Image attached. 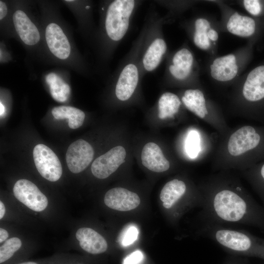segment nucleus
Listing matches in <instances>:
<instances>
[{
  "mask_svg": "<svg viewBox=\"0 0 264 264\" xmlns=\"http://www.w3.org/2000/svg\"><path fill=\"white\" fill-rule=\"evenodd\" d=\"M207 32L194 31L193 35V41L195 45L198 48L207 50L210 46V40L208 38Z\"/></svg>",
  "mask_w": 264,
  "mask_h": 264,
  "instance_id": "26",
  "label": "nucleus"
},
{
  "mask_svg": "<svg viewBox=\"0 0 264 264\" xmlns=\"http://www.w3.org/2000/svg\"><path fill=\"white\" fill-rule=\"evenodd\" d=\"M7 12L6 4L2 1H0V20L3 19L6 16Z\"/></svg>",
  "mask_w": 264,
  "mask_h": 264,
  "instance_id": "34",
  "label": "nucleus"
},
{
  "mask_svg": "<svg viewBox=\"0 0 264 264\" xmlns=\"http://www.w3.org/2000/svg\"><path fill=\"white\" fill-rule=\"evenodd\" d=\"M146 32L141 48L140 63L142 77L155 70L165 58L168 46L163 34L164 17L151 9L145 20Z\"/></svg>",
  "mask_w": 264,
  "mask_h": 264,
  "instance_id": "4",
  "label": "nucleus"
},
{
  "mask_svg": "<svg viewBox=\"0 0 264 264\" xmlns=\"http://www.w3.org/2000/svg\"><path fill=\"white\" fill-rule=\"evenodd\" d=\"M22 245L21 240L17 237L7 240L0 247V264L8 262L13 258Z\"/></svg>",
  "mask_w": 264,
  "mask_h": 264,
  "instance_id": "24",
  "label": "nucleus"
},
{
  "mask_svg": "<svg viewBox=\"0 0 264 264\" xmlns=\"http://www.w3.org/2000/svg\"><path fill=\"white\" fill-rule=\"evenodd\" d=\"M5 207L3 203L0 201V219H2L3 216L5 215Z\"/></svg>",
  "mask_w": 264,
  "mask_h": 264,
  "instance_id": "36",
  "label": "nucleus"
},
{
  "mask_svg": "<svg viewBox=\"0 0 264 264\" xmlns=\"http://www.w3.org/2000/svg\"><path fill=\"white\" fill-rule=\"evenodd\" d=\"M34 161L40 174L45 179L55 182L62 175V167L57 155L49 147L37 144L33 151Z\"/></svg>",
  "mask_w": 264,
  "mask_h": 264,
  "instance_id": "6",
  "label": "nucleus"
},
{
  "mask_svg": "<svg viewBox=\"0 0 264 264\" xmlns=\"http://www.w3.org/2000/svg\"><path fill=\"white\" fill-rule=\"evenodd\" d=\"M8 233L4 229L2 228H0V242L2 243L5 241L8 237Z\"/></svg>",
  "mask_w": 264,
  "mask_h": 264,
  "instance_id": "35",
  "label": "nucleus"
},
{
  "mask_svg": "<svg viewBox=\"0 0 264 264\" xmlns=\"http://www.w3.org/2000/svg\"><path fill=\"white\" fill-rule=\"evenodd\" d=\"M186 108L200 118L208 114L205 99L202 92L198 89H188L181 97Z\"/></svg>",
  "mask_w": 264,
  "mask_h": 264,
  "instance_id": "20",
  "label": "nucleus"
},
{
  "mask_svg": "<svg viewBox=\"0 0 264 264\" xmlns=\"http://www.w3.org/2000/svg\"><path fill=\"white\" fill-rule=\"evenodd\" d=\"M104 201L109 208L119 211H129L137 208L140 203L138 195L122 187H115L108 190Z\"/></svg>",
  "mask_w": 264,
  "mask_h": 264,
  "instance_id": "12",
  "label": "nucleus"
},
{
  "mask_svg": "<svg viewBox=\"0 0 264 264\" xmlns=\"http://www.w3.org/2000/svg\"><path fill=\"white\" fill-rule=\"evenodd\" d=\"M199 135L194 130L189 132L185 143V149L188 155L191 158H195L198 155L199 150Z\"/></svg>",
  "mask_w": 264,
  "mask_h": 264,
  "instance_id": "25",
  "label": "nucleus"
},
{
  "mask_svg": "<svg viewBox=\"0 0 264 264\" xmlns=\"http://www.w3.org/2000/svg\"><path fill=\"white\" fill-rule=\"evenodd\" d=\"M243 3L246 10L252 15L257 16L262 11V5L259 0H245L243 1Z\"/></svg>",
  "mask_w": 264,
  "mask_h": 264,
  "instance_id": "29",
  "label": "nucleus"
},
{
  "mask_svg": "<svg viewBox=\"0 0 264 264\" xmlns=\"http://www.w3.org/2000/svg\"><path fill=\"white\" fill-rule=\"evenodd\" d=\"M142 164L149 170L157 173L167 171L170 162L164 156L160 148L154 142L146 143L141 153Z\"/></svg>",
  "mask_w": 264,
  "mask_h": 264,
  "instance_id": "16",
  "label": "nucleus"
},
{
  "mask_svg": "<svg viewBox=\"0 0 264 264\" xmlns=\"http://www.w3.org/2000/svg\"><path fill=\"white\" fill-rule=\"evenodd\" d=\"M181 101L175 94L166 92L159 98L157 104L158 116L160 119L172 118L180 109Z\"/></svg>",
  "mask_w": 264,
  "mask_h": 264,
  "instance_id": "22",
  "label": "nucleus"
},
{
  "mask_svg": "<svg viewBox=\"0 0 264 264\" xmlns=\"http://www.w3.org/2000/svg\"><path fill=\"white\" fill-rule=\"evenodd\" d=\"M126 152L122 146H117L95 159L92 163L93 175L99 179H105L115 172L125 162Z\"/></svg>",
  "mask_w": 264,
  "mask_h": 264,
  "instance_id": "10",
  "label": "nucleus"
},
{
  "mask_svg": "<svg viewBox=\"0 0 264 264\" xmlns=\"http://www.w3.org/2000/svg\"><path fill=\"white\" fill-rule=\"evenodd\" d=\"M52 98L58 102L66 101L70 93V88L60 77L54 73L45 77Z\"/></svg>",
  "mask_w": 264,
  "mask_h": 264,
  "instance_id": "23",
  "label": "nucleus"
},
{
  "mask_svg": "<svg viewBox=\"0 0 264 264\" xmlns=\"http://www.w3.org/2000/svg\"><path fill=\"white\" fill-rule=\"evenodd\" d=\"M75 236L80 247L88 253L100 254L105 252L108 249L105 239L92 228L81 227L77 230Z\"/></svg>",
  "mask_w": 264,
  "mask_h": 264,
  "instance_id": "15",
  "label": "nucleus"
},
{
  "mask_svg": "<svg viewBox=\"0 0 264 264\" xmlns=\"http://www.w3.org/2000/svg\"><path fill=\"white\" fill-rule=\"evenodd\" d=\"M254 127L245 126L238 129L230 137L228 150L233 156H238L258 149L263 144L264 135Z\"/></svg>",
  "mask_w": 264,
  "mask_h": 264,
  "instance_id": "7",
  "label": "nucleus"
},
{
  "mask_svg": "<svg viewBox=\"0 0 264 264\" xmlns=\"http://www.w3.org/2000/svg\"><path fill=\"white\" fill-rule=\"evenodd\" d=\"M16 30L21 40L27 45H34L40 40V35L36 25L22 11L18 10L13 16Z\"/></svg>",
  "mask_w": 264,
  "mask_h": 264,
  "instance_id": "17",
  "label": "nucleus"
},
{
  "mask_svg": "<svg viewBox=\"0 0 264 264\" xmlns=\"http://www.w3.org/2000/svg\"><path fill=\"white\" fill-rule=\"evenodd\" d=\"M142 2L138 0H114L109 2L105 10L103 27L111 49H115L124 39Z\"/></svg>",
  "mask_w": 264,
  "mask_h": 264,
  "instance_id": "5",
  "label": "nucleus"
},
{
  "mask_svg": "<svg viewBox=\"0 0 264 264\" xmlns=\"http://www.w3.org/2000/svg\"><path fill=\"white\" fill-rule=\"evenodd\" d=\"M257 188L264 204V163L261 164L256 170L254 174Z\"/></svg>",
  "mask_w": 264,
  "mask_h": 264,
  "instance_id": "28",
  "label": "nucleus"
},
{
  "mask_svg": "<svg viewBox=\"0 0 264 264\" xmlns=\"http://www.w3.org/2000/svg\"><path fill=\"white\" fill-rule=\"evenodd\" d=\"M146 29L145 21L138 36L128 53L120 62L115 73L114 93L120 102H127L132 98L143 77L140 58Z\"/></svg>",
  "mask_w": 264,
  "mask_h": 264,
  "instance_id": "3",
  "label": "nucleus"
},
{
  "mask_svg": "<svg viewBox=\"0 0 264 264\" xmlns=\"http://www.w3.org/2000/svg\"><path fill=\"white\" fill-rule=\"evenodd\" d=\"M194 61L189 49L185 47L179 49L169 58L164 77L177 82L188 80L193 75Z\"/></svg>",
  "mask_w": 264,
  "mask_h": 264,
  "instance_id": "8",
  "label": "nucleus"
},
{
  "mask_svg": "<svg viewBox=\"0 0 264 264\" xmlns=\"http://www.w3.org/2000/svg\"><path fill=\"white\" fill-rule=\"evenodd\" d=\"M236 56L233 54H230L224 56L216 58L213 65L215 66H220L224 64H236Z\"/></svg>",
  "mask_w": 264,
  "mask_h": 264,
  "instance_id": "31",
  "label": "nucleus"
},
{
  "mask_svg": "<svg viewBox=\"0 0 264 264\" xmlns=\"http://www.w3.org/2000/svg\"><path fill=\"white\" fill-rule=\"evenodd\" d=\"M138 233V230L135 226H129L122 236L121 242L122 245L127 246L133 243L137 240Z\"/></svg>",
  "mask_w": 264,
  "mask_h": 264,
  "instance_id": "27",
  "label": "nucleus"
},
{
  "mask_svg": "<svg viewBox=\"0 0 264 264\" xmlns=\"http://www.w3.org/2000/svg\"><path fill=\"white\" fill-rule=\"evenodd\" d=\"M187 185L184 181L177 178L167 182L160 193V199L163 206L167 210L175 208L186 194Z\"/></svg>",
  "mask_w": 264,
  "mask_h": 264,
  "instance_id": "18",
  "label": "nucleus"
},
{
  "mask_svg": "<svg viewBox=\"0 0 264 264\" xmlns=\"http://www.w3.org/2000/svg\"><path fill=\"white\" fill-rule=\"evenodd\" d=\"M226 28L230 33L234 35L248 37L255 33L256 23L252 18L235 12L229 18Z\"/></svg>",
  "mask_w": 264,
  "mask_h": 264,
  "instance_id": "19",
  "label": "nucleus"
},
{
  "mask_svg": "<svg viewBox=\"0 0 264 264\" xmlns=\"http://www.w3.org/2000/svg\"><path fill=\"white\" fill-rule=\"evenodd\" d=\"M200 230L202 236L211 239L228 251L264 260L263 238L243 230L209 222H205Z\"/></svg>",
  "mask_w": 264,
  "mask_h": 264,
  "instance_id": "2",
  "label": "nucleus"
},
{
  "mask_svg": "<svg viewBox=\"0 0 264 264\" xmlns=\"http://www.w3.org/2000/svg\"><path fill=\"white\" fill-rule=\"evenodd\" d=\"M45 36L47 46L54 56L62 60L69 57L71 51L70 44L58 24L49 23L46 28Z\"/></svg>",
  "mask_w": 264,
  "mask_h": 264,
  "instance_id": "13",
  "label": "nucleus"
},
{
  "mask_svg": "<svg viewBox=\"0 0 264 264\" xmlns=\"http://www.w3.org/2000/svg\"><path fill=\"white\" fill-rule=\"evenodd\" d=\"M242 94L248 101L256 103L264 99V65L253 69L244 82Z\"/></svg>",
  "mask_w": 264,
  "mask_h": 264,
  "instance_id": "14",
  "label": "nucleus"
},
{
  "mask_svg": "<svg viewBox=\"0 0 264 264\" xmlns=\"http://www.w3.org/2000/svg\"><path fill=\"white\" fill-rule=\"evenodd\" d=\"M143 253L139 250L128 255L124 260L123 264H139L143 260Z\"/></svg>",
  "mask_w": 264,
  "mask_h": 264,
  "instance_id": "30",
  "label": "nucleus"
},
{
  "mask_svg": "<svg viewBox=\"0 0 264 264\" xmlns=\"http://www.w3.org/2000/svg\"><path fill=\"white\" fill-rule=\"evenodd\" d=\"M207 35L209 39L212 41H216L219 38L218 32L212 28L208 31Z\"/></svg>",
  "mask_w": 264,
  "mask_h": 264,
  "instance_id": "33",
  "label": "nucleus"
},
{
  "mask_svg": "<svg viewBox=\"0 0 264 264\" xmlns=\"http://www.w3.org/2000/svg\"><path fill=\"white\" fill-rule=\"evenodd\" d=\"M15 197L30 209L41 212L47 206L46 197L31 181L26 179L18 180L13 189Z\"/></svg>",
  "mask_w": 264,
  "mask_h": 264,
  "instance_id": "9",
  "label": "nucleus"
},
{
  "mask_svg": "<svg viewBox=\"0 0 264 264\" xmlns=\"http://www.w3.org/2000/svg\"><path fill=\"white\" fill-rule=\"evenodd\" d=\"M92 147L86 141L80 139L71 143L67 148L66 158L68 169L74 174L84 171L93 158Z\"/></svg>",
  "mask_w": 264,
  "mask_h": 264,
  "instance_id": "11",
  "label": "nucleus"
},
{
  "mask_svg": "<svg viewBox=\"0 0 264 264\" xmlns=\"http://www.w3.org/2000/svg\"><path fill=\"white\" fill-rule=\"evenodd\" d=\"M53 117L57 120L67 119L68 126L72 129L81 127L85 118V113L77 108L66 106L54 107L52 110Z\"/></svg>",
  "mask_w": 264,
  "mask_h": 264,
  "instance_id": "21",
  "label": "nucleus"
},
{
  "mask_svg": "<svg viewBox=\"0 0 264 264\" xmlns=\"http://www.w3.org/2000/svg\"><path fill=\"white\" fill-rule=\"evenodd\" d=\"M5 112V108L4 107V106L3 105V104L1 103V102H0V116H1L2 115H3V114Z\"/></svg>",
  "mask_w": 264,
  "mask_h": 264,
  "instance_id": "37",
  "label": "nucleus"
},
{
  "mask_svg": "<svg viewBox=\"0 0 264 264\" xmlns=\"http://www.w3.org/2000/svg\"><path fill=\"white\" fill-rule=\"evenodd\" d=\"M226 264H244L238 261H231L227 262Z\"/></svg>",
  "mask_w": 264,
  "mask_h": 264,
  "instance_id": "38",
  "label": "nucleus"
},
{
  "mask_svg": "<svg viewBox=\"0 0 264 264\" xmlns=\"http://www.w3.org/2000/svg\"><path fill=\"white\" fill-rule=\"evenodd\" d=\"M202 217L206 222L237 224L264 229V207L242 192L226 186L202 194Z\"/></svg>",
  "mask_w": 264,
  "mask_h": 264,
  "instance_id": "1",
  "label": "nucleus"
},
{
  "mask_svg": "<svg viewBox=\"0 0 264 264\" xmlns=\"http://www.w3.org/2000/svg\"><path fill=\"white\" fill-rule=\"evenodd\" d=\"M211 29L210 24L208 20L204 18H198L194 22V31L207 32Z\"/></svg>",
  "mask_w": 264,
  "mask_h": 264,
  "instance_id": "32",
  "label": "nucleus"
}]
</instances>
